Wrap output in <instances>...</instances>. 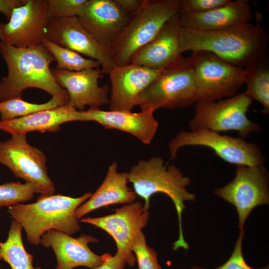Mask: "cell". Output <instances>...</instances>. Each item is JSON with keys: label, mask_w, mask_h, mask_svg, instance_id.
I'll list each match as a JSON object with an SVG mask.
<instances>
[{"label": "cell", "mask_w": 269, "mask_h": 269, "mask_svg": "<svg viewBox=\"0 0 269 269\" xmlns=\"http://www.w3.org/2000/svg\"><path fill=\"white\" fill-rule=\"evenodd\" d=\"M269 40V34L263 27L250 22L210 31L182 27L179 34L182 53L208 51L243 68L267 53Z\"/></svg>", "instance_id": "6da1fadb"}, {"label": "cell", "mask_w": 269, "mask_h": 269, "mask_svg": "<svg viewBox=\"0 0 269 269\" xmlns=\"http://www.w3.org/2000/svg\"><path fill=\"white\" fill-rule=\"evenodd\" d=\"M0 55L8 71L0 81V101L21 97L25 90L35 88L68 104V93L56 82L50 68L55 59L42 43L19 48L0 41Z\"/></svg>", "instance_id": "7a4b0ae2"}, {"label": "cell", "mask_w": 269, "mask_h": 269, "mask_svg": "<svg viewBox=\"0 0 269 269\" xmlns=\"http://www.w3.org/2000/svg\"><path fill=\"white\" fill-rule=\"evenodd\" d=\"M92 193L79 197L61 194L40 195L36 202L18 203L8 207L7 212L24 230L27 241L32 245L40 243L41 236L55 230L72 236L81 229L75 212Z\"/></svg>", "instance_id": "3957f363"}, {"label": "cell", "mask_w": 269, "mask_h": 269, "mask_svg": "<svg viewBox=\"0 0 269 269\" xmlns=\"http://www.w3.org/2000/svg\"><path fill=\"white\" fill-rule=\"evenodd\" d=\"M128 179L132 183L136 195L144 199V207L147 209L149 199L153 194L162 193L170 198L177 213L179 228V238L173 244V249H188L189 245L183 235L181 214L185 208L184 202L193 201L196 198L186 188L191 183V179L184 176L174 165L166 166L163 159L158 156L140 160L128 172Z\"/></svg>", "instance_id": "277c9868"}, {"label": "cell", "mask_w": 269, "mask_h": 269, "mask_svg": "<svg viewBox=\"0 0 269 269\" xmlns=\"http://www.w3.org/2000/svg\"><path fill=\"white\" fill-rule=\"evenodd\" d=\"M179 11L180 0H146L141 9L131 16L110 47L116 65L130 64L133 55L151 42Z\"/></svg>", "instance_id": "5b68a950"}, {"label": "cell", "mask_w": 269, "mask_h": 269, "mask_svg": "<svg viewBox=\"0 0 269 269\" xmlns=\"http://www.w3.org/2000/svg\"><path fill=\"white\" fill-rule=\"evenodd\" d=\"M197 101V86L190 57L165 69L139 96L141 111L188 107Z\"/></svg>", "instance_id": "8992f818"}, {"label": "cell", "mask_w": 269, "mask_h": 269, "mask_svg": "<svg viewBox=\"0 0 269 269\" xmlns=\"http://www.w3.org/2000/svg\"><path fill=\"white\" fill-rule=\"evenodd\" d=\"M252 101L245 91L224 100L197 101L189 122L191 131L209 130L220 133L236 131L245 138L261 128L247 115Z\"/></svg>", "instance_id": "52a82bcc"}, {"label": "cell", "mask_w": 269, "mask_h": 269, "mask_svg": "<svg viewBox=\"0 0 269 269\" xmlns=\"http://www.w3.org/2000/svg\"><path fill=\"white\" fill-rule=\"evenodd\" d=\"M189 57L197 86V101L232 97L245 84L243 68L206 51H192Z\"/></svg>", "instance_id": "ba28073f"}, {"label": "cell", "mask_w": 269, "mask_h": 269, "mask_svg": "<svg viewBox=\"0 0 269 269\" xmlns=\"http://www.w3.org/2000/svg\"><path fill=\"white\" fill-rule=\"evenodd\" d=\"M185 146H202L211 148L225 161L236 165H263L265 158L260 146L242 137L222 135L209 130L181 131L169 143L170 159Z\"/></svg>", "instance_id": "9c48e42d"}, {"label": "cell", "mask_w": 269, "mask_h": 269, "mask_svg": "<svg viewBox=\"0 0 269 269\" xmlns=\"http://www.w3.org/2000/svg\"><path fill=\"white\" fill-rule=\"evenodd\" d=\"M46 157L40 149L29 144L25 134L11 135L0 142V163L8 167L18 178L32 183L36 193L54 194L55 188L49 177Z\"/></svg>", "instance_id": "30bf717a"}, {"label": "cell", "mask_w": 269, "mask_h": 269, "mask_svg": "<svg viewBox=\"0 0 269 269\" xmlns=\"http://www.w3.org/2000/svg\"><path fill=\"white\" fill-rule=\"evenodd\" d=\"M236 166L234 178L216 189L214 194L236 208L239 228L242 230L252 210L258 205L269 203V173L263 164Z\"/></svg>", "instance_id": "8fae6325"}, {"label": "cell", "mask_w": 269, "mask_h": 269, "mask_svg": "<svg viewBox=\"0 0 269 269\" xmlns=\"http://www.w3.org/2000/svg\"><path fill=\"white\" fill-rule=\"evenodd\" d=\"M45 38L97 61L100 64L103 74H109L116 65L110 49L98 42L77 16L49 20Z\"/></svg>", "instance_id": "7c38bea8"}, {"label": "cell", "mask_w": 269, "mask_h": 269, "mask_svg": "<svg viewBox=\"0 0 269 269\" xmlns=\"http://www.w3.org/2000/svg\"><path fill=\"white\" fill-rule=\"evenodd\" d=\"M115 211L107 216L82 218L79 221L94 225L111 235L116 242L117 251L125 256L126 263L133 267L136 259L132 246L138 233L147 225L149 212L140 201L125 205Z\"/></svg>", "instance_id": "4fadbf2b"}, {"label": "cell", "mask_w": 269, "mask_h": 269, "mask_svg": "<svg viewBox=\"0 0 269 269\" xmlns=\"http://www.w3.org/2000/svg\"><path fill=\"white\" fill-rule=\"evenodd\" d=\"M49 21L46 0H26L0 22V41L19 48L42 43Z\"/></svg>", "instance_id": "5bb4252c"}, {"label": "cell", "mask_w": 269, "mask_h": 269, "mask_svg": "<svg viewBox=\"0 0 269 269\" xmlns=\"http://www.w3.org/2000/svg\"><path fill=\"white\" fill-rule=\"evenodd\" d=\"M77 17L98 42L110 49L131 15L117 0H87Z\"/></svg>", "instance_id": "9a60e30c"}, {"label": "cell", "mask_w": 269, "mask_h": 269, "mask_svg": "<svg viewBox=\"0 0 269 269\" xmlns=\"http://www.w3.org/2000/svg\"><path fill=\"white\" fill-rule=\"evenodd\" d=\"M57 84L66 90L69 101L67 104L82 111L85 106L99 108L109 103V86H100L99 79L102 74L101 68H93L79 71L51 69Z\"/></svg>", "instance_id": "2e32d148"}, {"label": "cell", "mask_w": 269, "mask_h": 269, "mask_svg": "<svg viewBox=\"0 0 269 269\" xmlns=\"http://www.w3.org/2000/svg\"><path fill=\"white\" fill-rule=\"evenodd\" d=\"M164 70L152 69L132 63L115 65L109 74L111 83L110 110L131 111L136 106L139 95Z\"/></svg>", "instance_id": "e0dca14e"}, {"label": "cell", "mask_w": 269, "mask_h": 269, "mask_svg": "<svg viewBox=\"0 0 269 269\" xmlns=\"http://www.w3.org/2000/svg\"><path fill=\"white\" fill-rule=\"evenodd\" d=\"M98 241L90 235L82 234L73 238L63 232L50 230L41 236L40 244L53 249L57 260L56 269H73L80 266L91 269L100 266L112 256L107 253L98 255L90 250L88 244Z\"/></svg>", "instance_id": "ac0fdd59"}, {"label": "cell", "mask_w": 269, "mask_h": 269, "mask_svg": "<svg viewBox=\"0 0 269 269\" xmlns=\"http://www.w3.org/2000/svg\"><path fill=\"white\" fill-rule=\"evenodd\" d=\"M181 27L178 14L166 22L151 42L133 55L130 63L163 70L178 61L182 57L179 46Z\"/></svg>", "instance_id": "d6986e66"}, {"label": "cell", "mask_w": 269, "mask_h": 269, "mask_svg": "<svg viewBox=\"0 0 269 269\" xmlns=\"http://www.w3.org/2000/svg\"><path fill=\"white\" fill-rule=\"evenodd\" d=\"M90 121L86 111H78L68 104L35 112L7 121L0 120V130L12 135L31 132H57L64 123Z\"/></svg>", "instance_id": "ffe728a7"}, {"label": "cell", "mask_w": 269, "mask_h": 269, "mask_svg": "<svg viewBox=\"0 0 269 269\" xmlns=\"http://www.w3.org/2000/svg\"><path fill=\"white\" fill-rule=\"evenodd\" d=\"M90 121H95L105 129H115L128 133L146 144L153 139L158 128L154 111L139 113L131 111H104L90 108L86 111Z\"/></svg>", "instance_id": "44dd1931"}, {"label": "cell", "mask_w": 269, "mask_h": 269, "mask_svg": "<svg viewBox=\"0 0 269 269\" xmlns=\"http://www.w3.org/2000/svg\"><path fill=\"white\" fill-rule=\"evenodd\" d=\"M182 27L215 30L249 23L252 13L248 0H231L228 4L197 14H178Z\"/></svg>", "instance_id": "7402d4cb"}, {"label": "cell", "mask_w": 269, "mask_h": 269, "mask_svg": "<svg viewBox=\"0 0 269 269\" xmlns=\"http://www.w3.org/2000/svg\"><path fill=\"white\" fill-rule=\"evenodd\" d=\"M128 172H118L117 163L113 162L100 187L76 209V218L79 220L88 213L109 205L134 202L137 195L128 187Z\"/></svg>", "instance_id": "603a6c76"}, {"label": "cell", "mask_w": 269, "mask_h": 269, "mask_svg": "<svg viewBox=\"0 0 269 269\" xmlns=\"http://www.w3.org/2000/svg\"><path fill=\"white\" fill-rule=\"evenodd\" d=\"M246 94L252 100L260 103L262 112H269V65L268 53L259 57L245 67Z\"/></svg>", "instance_id": "cb8c5ba5"}, {"label": "cell", "mask_w": 269, "mask_h": 269, "mask_svg": "<svg viewBox=\"0 0 269 269\" xmlns=\"http://www.w3.org/2000/svg\"><path fill=\"white\" fill-rule=\"evenodd\" d=\"M22 229L19 223L11 221L6 240L0 243V260L6 262L11 269H43L33 266V257L23 243Z\"/></svg>", "instance_id": "d4e9b609"}, {"label": "cell", "mask_w": 269, "mask_h": 269, "mask_svg": "<svg viewBox=\"0 0 269 269\" xmlns=\"http://www.w3.org/2000/svg\"><path fill=\"white\" fill-rule=\"evenodd\" d=\"M42 43L54 57L57 62L56 69L79 71L89 68H101L100 63L97 61L85 58L79 53L59 46L45 37Z\"/></svg>", "instance_id": "484cf974"}, {"label": "cell", "mask_w": 269, "mask_h": 269, "mask_svg": "<svg viewBox=\"0 0 269 269\" xmlns=\"http://www.w3.org/2000/svg\"><path fill=\"white\" fill-rule=\"evenodd\" d=\"M64 105L66 104L54 98L43 104L31 103L23 100L21 97L12 98L0 101V119L2 121H10Z\"/></svg>", "instance_id": "4316f807"}, {"label": "cell", "mask_w": 269, "mask_h": 269, "mask_svg": "<svg viewBox=\"0 0 269 269\" xmlns=\"http://www.w3.org/2000/svg\"><path fill=\"white\" fill-rule=\"evenodd\" d=\"M36 193L34 185L27 182H10L0 185V207H9L31 200Z\"/></svg>", "instance_id": "83f0119b"}, {"label": "cell", "mask_w": 269, "mask_h": 269, "mask_svg": "<svg viewBox=\"0 0 269 269\" xmlns=\"http://www.w3.org/2000/svg\"><path fill=\"white\" fill-rule=\"evenodd\" d=\"M132 251L135 254L138 269H162L158 264L156 252L147 245L142 231L135 238Z\"/></svg>", "instance_id": "f1b7e54d"}, {"label": "cell", "mask_w": 269, "mask_h": 269, "mask_svg": "<svg viewBox=\"0 0 269 269\" xmlns=\"http://www.w3.org/2000/svg\"><path fill=\"white\" fill-rule=\"evenodd\" d=\"M49 20L77 16L87 0H46Z\"/></svg>", "instance_id": "f546056e"}, {"label": "cell", "mask_w": 269, "mask_h": 269, "mask_svg": "<svg viewBox=\"0 0 269 269\" xmlns=\"http://www.w3.org/2000/svg\"><path fill=\"white\" fill-rule=\"evenodd\" d=\"M231 0H180L179 14H197L224 6Z\"/></svg>", "instance_id": "4dcf8cb0"}, {"label": "cell", "mask_w": 269, "mask_h": 269, "mask_svg": "<svg viewBox=\"0 0 269 269\" xmlns=\"http://www.w3.org/2000/svg\"><path fill=\"white\" fill-rule=\"evenodd\" d=\"M244 230H241L236 241L233 253L228 260L223 265L215 269H255L251 268L246 262L242 253V242ZM190 269H205L200 267H193Z\"/></svg>", "instance_id": "1f68e13d"}, {"label": "cell", "mask_w": 269, "mask_h": 269, "mask_svg": "<svg viewBox=\"0 0 269 269\" xmlns=\"http://www.w3.org/2000/svg\"><path fill=\"white\" fill-rule=\"evenodd\" d=\"M126 264L125 256L119 251H117L114 256H112L103 264L90 269H124Z\"/></svg>", "instance_id": "d6a6232c"}, {"label": "cell", "mask_w": 269, "mask_h": 269, "mask_svg": "<svg viewBox=\"0 0 269 269\" xmlns=\"http://www.w3.org/2000/svg\"><path fill=\"white\" fill-rule=\"evenodd\" d=\"M117 1L131 16L139 12L146 2V0H117Z\"/></svg>", "instance_id": "836d02e7"}, {"label": "cell", "mask_w": 269, "mask_h": 269, "mask_svg": "<svg viewBox=\"0 0 269 269\" xmlns=\"http://www.w3.org/2000/svg\"><path fill=\"white\" fill-rule=\"evenodd\" d=\"M26 1V0H0V12L3 14L8 20L13 10L24 4Z\"/></svg>", "instance_id": "e575fe53"}, {"label": "cell", "mask_w": 269, "mask_h": 269, "mask_svg": "<svg viewBox=\"0 0 269 269\" xmlns=\"http://www.w3.org/2000/svg\"><path fill=\"white\" fill-rule=\"evenodd\" d=\"M0 269H1L0 268Z\"/></svg>", "instance_id": "d590c367"}]
</instances>
